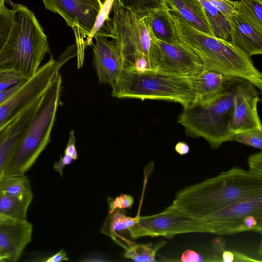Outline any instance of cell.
Masks as SVG:
<instances>
[{"mask_svg":"<svg viewBox=\"0 0 262 262\" xmlns=\"http://www.w3.org/2000/svg\"><path fill=\"white\" fill-rule=\"evenodd\" d=\"M76 138L73 130L70 132L68 142L64 150V154L70 156L74 160L78 158L76 146Z\"/></svg>","mask_w":262,"mask_h":262,"instance_id":"36","label":"cell"},{"mask_svg":"<svg viewBox=\"0 0 262 262\" xmlns=\"http://www.w3.org/2000/svg\"><path fill=\"white\" fill-rule=\"evenodd\" d=\"M230 20L232 29L229 41L250 57L261 54L262 30L238 15Z\"/></svg>","mask_w":262,"mask_h":262,"instance_id":"17","label":"cell"},{"mask_svg":"<svg viewBox=\"0 0 262 262\" xmlns=\"http://www.w3.org/2000/svg\"><path fill=\"white\" fill-rule=\"evenodd\" d=\"M221 261L223 262H232L234 261V252L225 250L222 254Z\"/></svg>","mask_w":262,"mask_h":262,"instance_id":"43","label":"cell"},{"mask_svg":"<svg viewBox=\"0 0 262 262\" xmlns=\"http://www.w3.org/2000/svg\"><path fill=\"white\" fill-rule=\"evenodd\" d=\"M60 66L51 57L14 95L0 105V130L41 96L59 73Z\"/></svg>","mask_w":262,"mask_h":262,"instance_id":"9","label":"cell"},{"mask_svg":"<svg viewBox=\"0 0 262 262\" xmlns=\"http://www.w3.org/2000/svg\"><path fill=\"white\" fill-rule=\"evenodd\" d=\"M114 1V0H105L104 3H102V6L97 15L94 26L90 35L86 37L85 47L93 44L94 35L103 27L105 22L109 17V14L112 9Z\"/></svg>","mask_w":262,"mask_h":262,"instance_id":"28","label":"cell"},{"mask_svg":"<svg viewBox=\"0 0 262 262\" xmlns=\"http://www.w3.org/2000/svg\"><path fill=\"white\" fill-rule=\"evenodd\" d=\"M174 150L179 155L183 156L189 153L190 148L186 143L180 141L176 144Z\"/></svg>","mask_w":262,"mask_h":262,"instance_id":"40","label":"cell"},{"mask_svg":"<svg viewBox=\"0 0 262 262\" xmlns=\"http://www.w3.org/2000/svg\"><path fill=\"white\" fill-rule=\"evenodd\" d=\"M7 0H0V9L3 7L4 6H5V2Z\"/></svg>","mask_w":262,"mask_h":262,"instance_id":"44","label":"cell"},{"mask_svg":"<svg viewBox=\"0 0 262 262\" xmlns=\"http://www.w3.org/2000/svg\"><path fill=\"white\" fill-rule=\"evenodd\" d=\"M27 80H23L8 89L1 91L0 105L5 102L14 95L25 84Z\"/></svg>","mask_w":262,"mask_h":262,"instance_id":"35","label":"cell"},{"mask_svg":"<svg viewBox=\"0 0 262 262\" xmlns=\"http://www.w3.org/2000/svg\"><path fill=\"white\" fill-rule=\"evenodd\" d=\"M39 98L0 130V174L32 121Z\"/></svg>","mask_w":262,"mask_h":262,"instance_id":"16","label":"cell"},{"mask_svg":"<svg viewBox=\"0 0 262 262\" xmlns=\"http://www.w3.org/2000/svg\"><path fill=\"white\" fill-rule=\"evenodd\" d=\"M133 197L129 194H122L109 201V212L116 209H124L130 208L134 204Z\"/></svg>","mask_w":262,"mask_h":262,"instance_id":"33","label":"cell"},{"mask_svg":"<svg viewBox=\"0 0 262 262\" xmlns=\"http://www.w3.org/2000/svg\"><path fill=\"white\" fill-rule=\"evenodd\" d=\"M181 261L183 262H200L205 261L198 253L191 250H187L183 253Z\"/></svg>","mask_w":262,"mask_h":262,"instance_id":"38","label":"cell"},{"mask_svg":"<svg viewBox=\"0 0 262 262\" xmlns=\"http://www.w3.org/2000/svg\"><path fill=\"white\" fill-rule=\"evenodd\" d=\"M149 14L151 29L157 39L170 43L180 42L167 5Z\"/></svg>","mask_w":262,"mask_h":262,"instance_id":"20","label":"cell"},{"mask_svg":"<svg viewBox=\"0 0 262 262\" xmlns=\"http://www.w3.org/2000/svg\"><path fill=\"white\" fill-rule=\"evenodd\" d=\"M226 242L222 238H216L213 242V251L217 253H221L225 250Z\"/></svg>","mask_w":262,"mask_h":262,"instance_id":"41","label":"cell"},{"mask_svg":"<svg viewBox=\"0 0 262 262\" xmlns=\"http://www.w3.org/2000/svg\"><path fill=\"white\" fill-rule=\"evenodd\" d=\"M33 195L18 196L0 192V214L20 220L27 219Z\"/></svg>","mask_w":262,"mask_h":262,"instance_id":"22","label":"cell"},{"mask_svg":"<svg viewBox=\"0 0 262 262\" xmlns=\"http://www.w3.org/2000/svg\"><path fill=\"white\" fill-rule=\"evenodd\" d=\"M125 8L136 12L150 13L167 4L165 0H117Z\"/></svg>","mask_w":262,"mask_h":262,"instance_id":"27","label":"cell"},{"mask_svg":"<svg viewBox=\"0 0 262 262\" xmlns=\"http://www.w3.org/2000/svg\"><path fill=\"white\" fill-rule=\"evenodd\" d=\"M67 254L64 250L62 249L56 254L48 257L44 261L46 262H59L63 260H69Z\"/></svg>","mask_w":262,"mask_h":262,"instance_id":"39","label":"cell"},{"mask_svg":"<svg viewBox=\"0 0 262 262\" xmlns=\"http://www.w3.org/2000/svg\"><path fill=\"white\" fill-rule=\"evenodd\" d=\"M262 193V177L234 167L176 193L170 207L200 217L237 200Z\"/></svg>","mask_w":262,"mask_h":262,"instance_id":"1","label":"cell"},{"mask_svg":"<svg viewBox=\"0 0 262 262\" xmlns=\"http://www.w3.org/2000/svg\"><path fill=\"white\" fill-rule=\"evenodd\" d=\"M236 11L237 15L262 30V0L237 1Z\"/></svg>","mask_w":262,"mask_h":262,"instance_id":"26","label":"cell"},{"mask_svg":"<svg viewBox=\"0 0 262 262\" xmlns=\"http://www.w3.org/2000/svg\"><path fill=\"white\" fill-rule=\"evenodd\" d=\"M127 230L134 239L144 236L171 238L182 233L201 232L195 218L186 215L170 206L156 214L139 215L136 223Z\"/></svg>","mask_w":262,"mask_h":262,"instance_id":"10","label":"cell"},{"mask_svg":"<svg viewBox=\"0 0 262 262\" xmlns=\"http://www.w3.org/2000/svg\"><path fill=\"white\" fill-rule=\"evenodd\" d=\"M122 209H116L109 212L108 216L101 228V232L110 236L113 240L116 238L117 232L127 230L137 221L139 213L134 217L127 216Z\"/></svg>","mask_w":262,"mask_h":262,"instance_id":"25","label":"cell"},{"mask_svg":"<svg viewBox=\"0 0 262 262\" xmlns=\"http://www.w3.org/2000/svg\"><path fill=\"white\" fill-rule=\"evenodd\" d=\"M8 1L14 13L8 37L0 51V71L13 70L28 80L50 53V46L34 14L26 6Z\"/></svg>","mask_w":262,"mask_h":262,"instance_id":"4","label":"cell"},{"mask_svg":"<svg viewBox=\"0 0 262 262\" xmlns=\"http://www.w3.org/2000/svg\"><path fill=\"white\" fill-rule=\"evenodd\" d=\"M110 17L96 34L111 38L118 45L124 69L157 70L159 55L157 39L152 32L149 13L125 8L117 0Z\"/></svg>","mask_w":262,"mask_h":262,"instance_id":"3","label":"cell"},{"mask_svg":"<svg viewBox=\"0 0 262 262\" xmlns=\"http://www.w3.org/2000/svg\"><path fill=\"white\" fill-rule=\"evenodd\" d=\"M73 159L69 155L64 154L63 156H60L59 160L53 164V168L62 177L63 169L68 165L73 162Z\"/></svg>","mask_w":262,"mask_h":262,"instance_id":"37","label":"cell"},{"mask_svg":"<svg viewBox=\"0 0 262 262\" xmlns=\"http://www.w3.org/2000/svg\"><path fill=\"white\" fill-rule=\"evenodd\" d=\"M14 11L4 6L0 9V51L8 37L13 16Z\"/></svg>","mask_w":262,"mask_h":262,"instance_id":"30","label":"cell"},{"mask_svg":"<svg viewBox=\"0 0 262 262\" xmlns=\"http://www.w3.org/2000/svg\"><path fill=\"white\" fill-rule=\"evenodd\" d=\"M126 245L121 242L116 237L114 241L125 249L124 256L137 262H153L156 261L157 252L166 244L161 241L156 243L139 244L133 243L121 237Z\"/></svg>","mask_w":262,"mask_h":262,"instance_id":"21","label":"cell"},{"mask_svg":"<svg viewBox=\"0 0 262 262\" xmlns=\"http://www.w3.org/2000/svg\"><path fill=\"white\" fill-rule=\"evenodd\" d=\"M61 82L59 73L40 97L35 114L2 172L25 173L50 142L59 102Z\"/></svg>","mask_w":262,"mask_h":262,"instance_id":"6","label":"cell"},{"mask_svg":"<svg viewBox=\"0 0 262 262\" xmlns=\"http://www.w3.org/2000/svg\"><path fill=\"white\" fill-rule=\"evenodd\" d=\"M242 79L237 78L220 95L203 102H193L184 107L178 118L186 134L191 137H201L212 148L234 140L230 130L233 96Z\"/></svg>","mask_w":262,"mask_h":262,"instance_id":"7","label":"cell"},{"mask_svg":"<svg viewBox=\"0 0 262 262\" xmlns=\"http://www.w3.org/2000/svg\"><path fill=\"white\" fill-rule=\"evenodd\" d=\"M195 77L180 76L159 70L124 69L117 83L112 88V95L119 98L174 102L184 108L194 100Z\"/></svg>","mask_w":262,"mask_h":262,"instance_id":"5","label":"cell"},{"mask_svg":"<svg viewBox=\"0 0 262 262\" xmlns=\"http://www.w3.org/2000/svg\"><path fill=\"white\" fill-rule=\"evenodd\" d=\"M234 261H257V260H254L247 255L238 252H234Z\"/></svg>","mask_w":262,"mask_h":262,"instance_id":"42","label":"cell"},{"mask_svg":"<svg viewBox=\"0 0 262 262\" xmlns=\"http://www.w3.org/2000/svg\"><path fill=\"white\" fill-rule=\"evenodd\" d=\"M258 93L251 83L241 79L238 83L233 96V106L230 126L234 135L238 132L252 129H262L257 105Z\"/></svg>","mask_w":262,"mask_h":262,"instance_id":"11","label":"cell"},{"mask_svg":"<svg viewBox=\"0 0 262 262\" xmlns=\"http://www.w3.org/2000/svg\"><path fill=\"white\" fill-rule=\"evenodd\" d=\"M169 12L179 42L198 56L204 69L244 79L261 89L262 74L251 57L230 41L201 32Z\"/></svg>","mask_w":262,"mask_h":262,"instance_id":"2","label":"cell"},{"mask_svg":"<svg viewBox=\"0 0 262 262\" xmlns=\"http://www.w3.org/2000/svg\"><path fill=\"white\" fill-rule=\"evenodd\" d=\"M217 9L224 16L231 19L237 15V2L232 0H205Z\"/></svg>","mask_w":262,"mask_h":262,"instance_id":"31","label":"cell"},{"mask_svg":"<svg viewBox=\"0 0 262 262\" xmlns=\"http://www.w3.org/2000/svg\"><path fill=\"white\" fill-rule=\"evenodd\" d=\"M165 2L170 10L176 12L190 26L213 35L205 9L200 0H165Z\"/></svg>","mask_w":262,"mask_h":262,"instance_id":"18","label":"cell"},{"mask_svg":"<svg viewBox=\"0 0 262 262\" xmlns=\"http://www.w3.org/2000/svg\"><path fill=\"white\" fill-rule=\"evenodd\" d=\"M248 170L253 174L262 177V152L259 151L249 156Z\"/></svg>","mask_w":262,"mask_h":262,"instance_id":"34","label":"cell"},{"mask_svg":"<svg viewBox=\"0 0 262 262\" xmlns=\"http://www.w3.org/2000/svg\"><path fill=\"white\" fill-rule=\"evenodd\" d=\"M159 62L157 70L189 77H195L204 69L198 56L181 43H170L157 39Z\"/></svg>","mask_w":262,"mask_h":262,"instance_id":"12","label":"cell"},{"mask_svg":"<svg viewBox=\"0 0 262 262\" xmlns=\"http://www.w3.org/2000/svg\"><path fill=\"white\" fill-rule=\"evenodd\" d=\"M200 1L205 9L213 35L229 41L232 29L231 20L205 0Z\"/></svg>","mask_w":262,"mask_h":262,"instance_id":"24","label":"cell"},{"mask_svg":"<svg viewBox=\"0 0 262 262\" xmlns=\"http://www.w3.org/2000/svg\"><path fill=\"white\" fill-rule=\"evenodd\" d=\"M249 215L262 220V193L237 200L209 214L195 218L202 232L222 235L247 231L243 220Z\"/></svg>","mask_w":262,"mask_h":262,"instance_id":"8","label":"cell"},{"mask_svg":"<svg viewBox=\"0 0 262 262\" xmlns=\"http://www.w3.org/2000/svg\"><path fill=\"white\" fill-rule=\"evenodd\" d=\"M0 192L18 196L33 195L30 181L25 173H1Z\"/></svg>","mask_w":262,"mask_h":262,"instance_id":"23","label":"cell"},{"mask_svg":"<svg viewBox=\"0 0 262 262\" xmlns=\"http://www.w3.org/2000/svg\"><path fill=\"white\" fill-rule=\"evenodd\" d=\"M234 140L261 150L262 129L255 128L238 132L234 135Z\"/></svg>","mask_w":262,"mask_h":262,"instance_id":"29","label":"cell"},{"mask_svg":"<svg viewBox=\"0 0 262 262\" xmlns=\"http://www.w3.org/2000/svg\"><path fill=\"white\" fill-rule=\"evenodd\" d=\"M32 225L27 220L0 214V255L16 262L31 242Z\"/></svg>","mask_w":262,"mask_h":262,"instance_id":"15","label":"cell"},{"mask_svg":"<svg viewBox=\"0 0 262 262\" xmlns=\"http://www.w3.org/2000/svg\"><path fill=\"white\" fill-rule=\"evenodd\" d=\"M26 79L21 74L13 70L0 71V91L8 89Z\"/></svg>","mask_w":262,"mask_h":262,"instance_id":"32","label":"cell"},{"mask_svg":"<svg viewBox=\"0 0 262 262\" xmlns=\"http://www.w3.org/2000/svg\"><path fill=\"white\" fill-rule=\"evenodd\" d=\"M45 8L58 14L81 36L90 34L99 10L83 0H42Z\"/></svg>","mask_w":262,"mask_h":262,"instance_id":"14","label":"cell"},{"mask_svg":"<svg viewBox=\"0 0 262 262\" xmlns=\"http://www.w3.org/2000/svg\"><path fill=\"white\" fill-rule=\"evenodd\" d=\"M237 78L204 69L195 77V97L193 102H203L212 99Z\"/></svg>","mask_w":262,"mask_h":262,"instance_id":"19","label":"cell"},{"mask_svg":"<svg viewBox=\"0 0 262 262\" xmlns=\"http://www.w3.org/2000/svg\"><path fill=\"white\" fill-rule=\"evenodd\" d=\"M93 39V61L99 82L112 88L124 69L119 48L114 40L105 36L95 34Z\"/></svg>","mask_w":262,"mask_h":262,"instance_id":"13","label":"cell"}]
</instances>
